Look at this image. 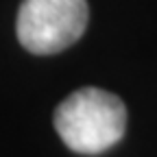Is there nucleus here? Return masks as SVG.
Returning <instances> with one entry per match:
<instances>
[{
	"instance_id": "f03ea898",
	"label": "nucleus",
	"mask_w": 157,
	"mask_h": 157,
	"mask_svg": "<svg viewBox=\"0 0 157 157\" xmlns=\"http://www.w3.org/2000/svg\"><path fill=\"white\" fill-rule=\"evenodd\" d=\"M87 26L85 0H24L17 13V39L29 52L55 55L72 46Z\"/></svg>"
},
{
	"instance_id": "f257e3e1",
	"label": "nucleus",
	"mask_w": 157,
	"mask_h": 157,
	"mask_svg": "<svg viewBox=\"0 0 157 157\" xmlns=\"http://www.w3.org/2000/svg\"><path fill=\"white\" fill-rule=\"evenodd\" d=\"M127 109L111 92L81 87L55 111V129L63 144L81 155H96L118 144L124 135Z\"/></svg>"
}]
</instances>
